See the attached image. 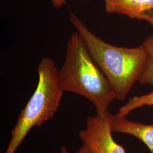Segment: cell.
I'll use <instances>...</instances> for the list:
<instances>
[{
	"instance_id": "9",
	"label": "cell",
	"mask_w": 153,
	"mask_h": 153,
	"mask_svg": "<svg viewBox=\"0 0 153 153\" xmlns=\"http://www.w3.org/2000/svg\"><path fill=\"white\" fill-rule=\"evenodd\" d=\"M60 153H69L68 148L65 146H62L60 148ZM76 153H91L88 148L83 144H82L81 148H79Z\"/></svg>"
},
{
	"instance_id": "11",
	"label": "cell",
	"mask_w": 153,
	"mask_h": 153,
	"mask_svg": "<svg viewBox=\"0 0 153 153\" xmlns=\"http://www.w3.org/2000/svg\"><path fill=\"white\" fill-rule=\"evenodd\" d=\"M82 1H91V0H82Z\"/></svg>"
},
{
	"instance_id": "7",
	"label": "cell",
	"mask_w": 153,
	"mask_h": 153,
	"mask_svg": "<svg viewBox=\"0 0 153 153\" xmlns=\"http://www.w3.org/2000/svg\"><path fill=\"white\" fill-rule=\"evenodd\" d=\"M145 105H153V91L146 95L129 99L126 104L119 108L116 114L121 117H126L133 111Z\"/></svg>"
},
{
	"instance_id": "8",
	"label": "cell",
	"mask_w": 153,
	"mask_h": 153,
	"mask_svg": "<svg viewBox=\"0 0 153 153\" xmlns=\"http://www.w3.org/2000/svg\"><path fill=\"white\" fill-rule=\"evenodd\" d=\"M147 54V62L145 70L138 82L141 85L149 84L153 86V34L142 43Z\"/></svg>"
},
{
	"instance_id": "6",
	"label": "cell",
	"mask_w": 153,
	"mask_h": 153,
	"mask_svg": "<svg viewBox=\"0 0 153 153\" xmlns=\"http://www.w3.org/2000/svg\"><path fill=\"white\" fill-rule=\"evenodd\" d=\"M108 117L112 133L127 134L136 137L153 153V124H145L129 120L126 117L114 115L109 112Z\"/></svg>"
},
{
	"instance_id": "3",
	"label": "cell",
	"mask_w": 153,
	"mask_h": 153,
	"mask_svg": "<svg viewBox=\"0 0 153 153\" xmlns=\"http://www.w3.org/2000/svg\"><path fill=\"white\" fill-rule=\"evenodd\" d=\"M37 71L39 78L36 89L19 115L4 153H16L33 128L52 119L60 107L64 91L54 61L49 57H44L39 64Z\"/></svg>"
},
{
	"instance_id": "5",
	"label": "cell",
	"mask_w": 153,
	"mask_h": 153,
	"mask_svg": "<svg viewBox=\"0 0 153 153\" xmlns=\"http://www.w3.org/2000/svg\"><path fill=\"white\" fill-rule=\"evenodd\" d=\"M105 11L145 21L153 26V0H104Z\"/></svg>"
},
{
	"instance_id": "1",
	"label": "cell",
	"mask_w": 153,
	"mask_h": 153,
	"mask_svg": "<svg viewBox=\"0 0 153 153\" xmlns=\"http://www.w3.org/2000/svg\"><path fill=\"white\" fill-rule=\"evenodd\" d=\"M69 20L107 79L116 99L124 100L145 70L147 62L145 48L142 45L136 48L115 46L95 35L74 13H71Z\"/></svg>"
},
{
	"instance_id": "2",
	"label": "cell",
	"mask_w": 153,
	"mask_h": 153,
	"mask_svg": "<svg viewBox=\"0 0 153 153\" xmlns=\"http://www.w3.org/2000/svg\"><path fill=\"white\" fill-rule=\"evenodd\" d=\"M59 80L64 92L76 94L93 103L97 114L105 115L115 94L103 73L95 63L78 32L68 39Z\"/></svg>"
},
{
	"instance_id": "10",
	"label": "cell",
	"mask_w": 153,
	"mask_h": 153,
	"mask_svg": "<svg viewBox=\"0 0 153 153\" xmlns=\"http://www.w3.org/2000/svg\"><path fill=\"white\" fill-rule=\"evenodd\" d=\"M52 5L56 9H60L65 4L66 0H51Z\"/></svg>"
},
{
	"instance_id": "4",
	"label": "cell",
	"mask_w": 153,
	"mask_h": 153,
	"mask_svg": "<svg viewBox=\"0 0 153 153\" xmlns=\"http://www.w3.org/2000/svg\"><path fill=\"white\" fill-rule=\"evenodd\" d=\"M108 113L88 116L86 127L79 133V137L91 153H126L113 138Z\"/></svg>"
}]
</instances>
